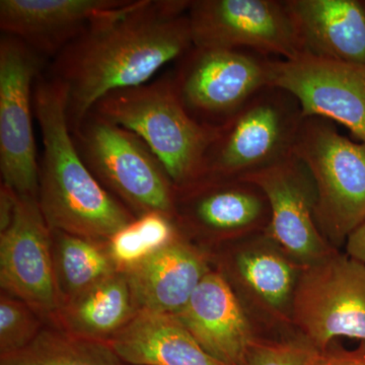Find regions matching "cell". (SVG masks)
Returning <instances> with one entry per match:
<instances>
[{"instance_id":"1","label":"cell","mask_w":365,"mask_h":365,"mask_svg":"<svg viewBox=\"0 0 365 365\" xmlns=\"http://www.w3.org/2000/svg\"><path fill=\"white\" fill-rule=\"evenodd\" d=\"M190 4L191 0H129L53 58L48 76L66 88L71 130L101 98L150 83L193 47Z\"/></svg>"},{"instance_id":"2","label":"cell","mask_w":365,"mask_h":365,"mask_svg":"<svg viewBox=\"0 0 365 365\" xmlns=\"http://www.w3.org/2000/svg\"><path fill=\"white\" fill-rule=\"evenodd\" d=\"M34 112L43 143L38 201L50 230L109 241L136 217L100 184L76 150L66 88L41 74L34 86Z\"/></svg>"},{"instance_id":"3","label":"cell","mask_w":365,"mask_h":365,"mask_svg":"<svg viewBox=\"0 0 365 365\" xmlns=\"http://www.w3.org/2000/svg\"><path fill=\"white\" fill-rule=\"evenodd\" d=\"M91 112L140 137L177 190L202 177L206 155L220 131V127L200 123L190 115L178 97L170 74L153 83L113 91Z\"/></svg>"},{"instance_id":"4","label":"cell","mask_w":365,"mask_h":365,"mask_svg":"<svg viewBox=\"0 0 365 365\" xmlns=\"http://www.w3.org/2000/svg\"><path fill=\"white\" fill-rule=\"evenodd\" d=\"M71 134L91 174L135 217L160 212L174 220L176 186L140 137L93 112Z\"/></svg>"},{"instance_id":"5","label":"cell","mask_w":365,"mask_h":365,"mask_svg":"<svg viewBox=\"0 0 365 365\" xmlns=\"http://www.w3.org/2000/svg\"><path fill=\"white\" fill-rule=\"evenodd\" d=\"M294 155L316 185L314 218L319 232L338 249L365 220V141L341 135L330 120L307 117Z\"/></svg>"},{"instance_id":"6","label":"cell","mask_w":365,"mask_h":365,"mask_svg":"<svg viewBox=\"0 0 365 365\" xmlns=\"http://www.w3.org/2000/svg\"><path fill=\"white\" fill-rule=\"evenodd\" d=\"M304 120L294 95L263 88L220 127L199 180L242 179L292 158Z\"/></svg>"},{"instance_id":"7","label":"cell","mask_w":365,"mask_h":365,"mask_svg":"<svg viewBox=\"0 0 365 365\" xmlns=\"http://www.w3.org/2000/svg\"><path fill=\"white\" fill-rule=\"evenodd\" d=\"M210 254L213 267L230 283L256 329L263 327L282 337L297 335L292 313L304 267L267 230L227 242Z\"/></svg>"},{"instance_id":"8","label":"cell","mask_w":365,"mask_h":365,"mask_svg":"<svg viewBox=\"0 0 365 365\" xmlns=\"http://www.w3.org/2000/svg\"><path fill=\"white\" fill-rule=\"evenodd\" d=\"M275 59L248 50L193 46L177 60L170 76L194 119L222 127L259 91L272 86Z\"/></svg>"},{"instance_id":"9","label":"cell","mask_w":365,"mask_h":365,"mask_svg":"<svg viewBox=\"0 0 365 365\" xmlns=\"http://www.w3.org/2000/svg\"><path fill=\"white\" fill-rule=\"evenodd\" d=\"M292 327L319 351L340 337L365 345V263L338 250L304 267L295 292Z\"/></svg>"},{"instance_id":"10","label":"cell","mask_w":365,"mask_h":365,"mask_svg":"<svg viewBox=\"0 0 365 365\" xmlns=\"http://www.w3.org/2000/svg\"><path fill=\"white\" fill-rule=\"evenodd\" d=\"M45 58L23 41L0 39V172L19 195L38 198L39 170L34 136V86Z\"/></svg>"},{"instance_id":"11","label":"cell","mask_w":365,"mask_h":365,"mask_svg":"<svg viewBox=\"0 0 365 365\" xmlns=\"http://www.w3.org/2000/svg\"><path fill=\"white\" fill-rule=\"evenodd\" d=\"M195 47L248 50L294 60L302 55L287 0H191Z\"/></svg>"},{"instance_id":"12","label":"cell","mask_w":365,"mask_h":365,"mask_svg":"<svg viewBox=\"0 0 365 365\" xmlns=\"http://www.w3.org/2000/svg\"><path fill=\"white\" fill-rule=\"evenodd\" d=\"M270 218L265 194L247 180L201 179L177 190V227L209 252L264 232Z\"/></svg>"},{"instance_id":"13","label":"cell","mask_w":365,"mask_h":365,"mask_svg":"<svg viewBox=\"0 0 365 365\" xmlns=\"http://www.w3.org/2000/svg\"><path fill=\"white\" fill-rule=\"evenodd\" d=\"M0 287L32 307L47 325H53L63 304L51 230L36 197L19 196L13 222L0 232Z\"/></svg>"},{"instance_id":"14","label":"cell","mask_w":365,"mask_h":365,"mask_svg":"<svg viewBox=\"0 0 365 365\" xmlns=\"http://www.w3.org/2000/svg\"><path fill=\"white\" fill-rule=\"evenodd\" d=\"M272 86L294 95L304 118L339 123L365 141V64L309 55L275 59Z\"/></svg>"},{"instance_id":"15","label":"cell","mask_w":365,"mask_h":365,"mask_svg":"<svg viewBox=\"0 0 365 365\" xmlns=\"http://www.w3.org/2000/svg\"><path fill=\"white\" fill-rule=\"evenodd\" d=\"M242 179L265 194L271 211L266 230L297 263L307 267L338 251L317 225L316 185L297 155Z\"/></svg>"},{"instance_id":"16","label":"cell","mask_w":365,"mask_h":365,"mask_svg":"<svg viewBox=\"0 0 365 365\" xmlns=\"http://www.w3.org/2000/svg\"><path fill=\"white\" fill-rule=\"evenodd\" d=\"M175 317L205 351L228 365H242L250 348L262 337L230 283L215 267Z\"/></svg>"},{"instance_id":"17","label":"cell","mask_w":365,"mask_h":365,"mask_svg":"<svg viewBox=\"0 0 365 365\" xmlns=\"http://www.w3.org/2000/svg\"><path fill=\"white\" fill-rule=\"evenodd\" d=\"M129 0H1L0 29L44 58H54L91 24Z\"/></svg>"},{"instance_id":"18","label":"cell","mask_w":365,"mask_h":365,"mask_svg":"<svg viewBox=\"0 0 365 365\" xmlns=\"http://www.w3.org/2000/svg\"><path fill=\"white\" fill-rule=\"evenodd\" d=\"M212 268L210 252L181 232L174 242L124 273L140 312L175 316Z\"/></svg>"},{"instance_id":"19","label":"cell","mask_w":365,"mask_h":365,"mask_svg":"<svg viewBox=\"0 0 365 365\" xmlns=\"http://www.w3.org/2000/svg\"><path fill=\"white\" fill-rule=\"evenodd\" d=\"M287 4L302 55L365 64V0H287Z\"/></svg>"},{"instance_id":"20","label":"cell","mask_w":365,"mask_h":365,"mask_svg":"<svg viewBox=\"0 0 365 365\" xmlns=\"http://www.w3.org/2000/svg\"><path fill=\"white\" fill-rule=\"evenodd\" d=\"M109 344L128 365H228L205 351L172 314L140 312Z\"/></svg>"},{"instance_id":"21","label":"cell","mask_w":365,"mask_h":365,"mask_svg":"<svg viewBox=\"0 0 365 365\" xmlns=\"http://www.w3.org/2000/svg\"><path fill=\"white\" fill-rule=\"evenodd\" d=\"M140 313L124 272L117 271L64 302L53 327L109 343Z\"/></svg>"},{"instance_id":"22","label":"cell","mask_w":365,"mask_h":365,"mask_svg":"<svg viewBox=\"0 0 365 365\" xmlns=\"http://www.w3.org/2000/svg\"><path fill=\"white\" fill-rule=\"evenodd\" d=\"M51 232L55 273L63 304L117 272L107 242L60 230Z\"/></svg>"},{"instance_id":"23","label":"cell","mask_w":365,"mask_h":365,"mask_svg":"<svg viewBox=\"0 0 365 365\" xmlns=\"http://www.w3.org/2000/svg\"><path fill=\"white\" fill-rule=\"evenodd\" d=\"M0 365H128L112 346L50 325L19 351L0 355Z\"/></svg>"},{"instance_id":"24","label":"cell","mask_w":365,"mask_h":365,"mask_svg":"<svg viewBox=\"0 0 365 365\" xmlns=\"http://www.w3.org/2000/svg\"><path fill=\"white\" fill-rule=\"evenodd\" d=\"M181 235L176 222L160 212L138 216L107 242L118 271L128 270L157 253Z\"/></svg>"},{"instance_id":"25","label":"cell","mask_w":365,"mask_h":365,"mask_svg":"<svg viewBox=\"0 0 365 365\" xmlns=\"http://www.w3.org/2000/svg\"><path fill=\"white\" fill-rule=\"evenodd\" d=\"M47 325L23 300L0 294V355L23 349Z\"/></svg>"},{"instance_id":"26","label":"cell","mask_w":365,"mask_h":365,"mask_svg":"<svg viewBox=\"0 0 365 365\" xmlns=\"http://www.w3.org/2000/svg\"><path fill=\"white\" fill-rule=\"evenodd\" d=\"M318 349L299 335L259 337L242 365H314Z\"/></svg>"},{"instance_id":"27","label":"cell","mask_w":365,"mask_h":365,"mask_svg":"<svg viewBox=\"0 0 365 365\" xmlns=\"http://www.w3.org/2000/svg\"><path fill=\"white\" fill-rule=\"evenodd\" d=\"M314 365H365V345L347 350L332 342L326 349L318 351Z\"/></svg>"},{"instance_id":"28","label":"cell","mask_w":365,"mask_h":365,"mask_svg":"<svg viewBox=\"0 0 365 365\" xmlns=\"http://www.w3.org/2000/svg\"><path fill=\"white\" fill-rule=\"evenodd\" d=\"M19 194L1 182L0 186V232H4L13 222L19 202Z\"/></svg>"},{"instance_id":"29","label":"cell","mask_w":365,"mask_h":365,"mask_svg":"<svg viewBox=\"0 0 365 365\" xmlns=\"http://www.w3.org/2000/svg\"><path fill=\"white\" fill-rule=\"evenodd\" d=\"M346 254L365 263V220L345 242Z\"/></svg>"}]
</instances>
